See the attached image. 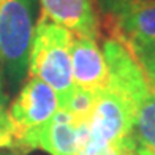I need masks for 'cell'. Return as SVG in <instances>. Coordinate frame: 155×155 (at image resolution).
<instances>
[{
	"instance_id": "cell-13",
	"label": "cell",
	"mask_w": 155,
	"mask_h": 155,
	"mask_svg": "<svg viewBox=\"0 0 155 155\" xmlns=\"http://www.w3.org/2000/svg\"><path fill=\"white\" fill-rule=\"evenodd\" d=\"M6 103V95H5V79L2 74V70H0V106Z\"/></svg>"
},
{
	"instance_id": "cell-7",
	"label": "cell",
	"mask_w": 155,
	"mask_h": 155,
	"mask_svg": "<svg viewBox=\"0 0 155 155\" xmlns=\"http://www.w3.org/2000/svg\"><path fill=\"white\" fill-rule=\"evenodd\" d=\"M43 16L70 32L97 40L100 19L95 0H40Z\"/></svg>"
},
{
	"instance_id": "cell-3",
	"label": "cell",
	"mask_w": 155,
	"mask_h": 155,
	"mask_svg": "<svg viewBox=\"0 0 155 155\" xmlns=\"http://www.w3.org/2000/svg\"><path fill=\"white\" fill-rule=\"evenodd\" d=\"M35 32V0H0V70L16 89L29 70Z\"/></svg>"
},
{
	"instance_id": "cell-14",
	"label": "cell",
	"mask_w": 155,
	"mask_h": 155,
	"mask_svg": "<svg viewBox=\"0 0 155 155\" xmlns=\"http://www.w3.org/2000/svg\"><path fill=\"white\" fill-rule=\"evenodd\" d=\"M100 155H120V152H119L114 146H109L108 149H104Z\"/></svg>"
},
{
	"instance_id": "cell-9",
	"label": "cell",
	"mask_w": 155,
	"mask_h": 155,
	"mask_svg": "<svg viewBox=\"0 0 155 155\" xmlns=\"http://www.w3.org/2000/svg\"><path fill=\"white\" fill-rule=\"evenodd\" d=\"M37 149L51 155H79L78 153V128L65 109H57L37 136Z\"/></svg>"
},
{
	"instance_id": "cell-16",
	"label": "cell",
	"mask_w": 155,
	"mask_h": 155,
	"mask_svg": "<svg viewBox=\"0 0 155 155\" xmlns=\"http://www.w3.org/2000/svg\"><path fill=\"white\" fill-rule=\"evenodd\" d=\"M0 155H22V153H19V152H11V153H2V152H0Z\"/></svg>"
},
{
	"instance_id": "cell-11",
	"label": "cell",
	"mask_w": 155,
	"mask_h": 155,
	"mask_svg": "<svg viewBox=\"0 0 155 155\" xmlns=\"http://www.w3.org/2000/svg\"><path fill=\"white\" fill-rule=\"evenodd\" d=\"M104 16H117L122 13L136 10L139 6L152 5L155 0H97Z\"/></svg>"
},
{
	"instance_id": "cell-6",
	"label": "cell",
	"mask_w": 155,
	"mask_h": 155,
	"mask_svg": "<svg viewBox=\"0 0 155 155\" xmlns=\"http://www.w3.org/2000/svg\"><path fill=\"white\" fill-rule=\"evenodd\" d=\"M74 86L98 94L108 87V63L97 41L71 32L70 40Z\"/></svg>"
},
{
	"instance_id": "cell-4",
	"label": "cell",
	"mask_w": 155,
	"mask_h": 155,
	"mask_svg": "<svg viewBox=\"0 0 155 155\" xmlns=\"http://www.w3.org/2000/svg\"><path fill=\"white\" fill-rule=\"evenodd\" d=\"M133 124V108L114 90L106 87L97 94L89 124V139L79 155H100L109 146H119L128 136Z\"/></svg>"
},
{
	"instance_id": "cell-15",
	"label": "cell",
	"mask_w": 155,
	"mask_h": 155,
	"mask_svg": "<svg viewBox=\"0 0 155 155\" xmlns=\"http://www.w3.org/2000/svg\"><path fill=\"white\" fill-rule=\"evenodd\" d=\"M117 149V147H116ZM119 152H120V155H135V153H131V152H127V150H120V149H117Z\"/></svg>"
},
{
	"instance_id": "cell-8",
	"label": "cell",
	"mask_w": 155,
	"mask_h": 155,
	"mask_svg": "<svg viewBox=\"0 0 155 155\" xmlns=\"http://www.w3.org/2000/svg\"><path fill=\"white\" fill-rule=\"evenodd\" d=\"M114 147L135 155H155V86L136 103L128 136Z\"/></svg>"
},
{
	"instance_id": "cell-5",
	"label": "cell",
	"mask_w": 155,
	"mask_h": 155,
	"mask_svg": "<svg viewBox=\"0 0 155 155\" xmlns=\"http://www.w3.org/2000/svg\"><path fill=\"white\" fill-rule=\"evenodd\" d=\"M112 38L135 55L155 49V3L117 16H104Z\"/></svg>"
},
{
	"instance_id": "cell-2",
	"label": "cell",
	"mask_w": 155,
	"mask_h": 155,
	"mask_svg": "<svg viewBox=\"0 0 155 155\" xmlns=\"http://www.w3.org/2000/svg\"><path fill=\"white\" fill-rule=\"evenodd\" d=\"M71 32L41 16L35 25L32 48L29 55L30 78L40 79L51 87L59 100V108H63L74 92L70 54Z\"/></svg>"
},
{
	"instance_id": "cell-1",
	"label": "cell",
	"mask_w": 155,
	"mask_h": 155,
	"mask_svg": "<svg viewBox=\"0 0 155 155\" xmlns=\"http://www.w3.org/2000/svg\"><path fill=\"white\" fill-rule=\"evenodd\" d=\"M59 109L55 92L46 82L29 78L10 104L0 106V149H37L40 130Z\"/></svg>"
},
{
	"instance_id": "cell-12",
	"label": "cell",
	"mask_w": 155,
	"mask_h": 155,
	"mask_svg": "<svg viewBox=\"0 0 155 155\" xmlns=\"http://www.w3.org/2000/svg\"><path fill=\"white\" fill-rule=\"evenodd\" d=\"M136 59L139 60V63H141V67L144 68L146 74L149 76V79L155 86V49H150V51H146L143 54L136 55Z\"/></svg>"
},
{
	"instance_id": "cell-10",
	"label": "cell",
	"mask_w": 155,
	"mask_h": 155,
	"mask_svg": "<svg viewBox=\"0 0 155 155\" xmlns=\"http://www.w3.org/2000/svg\"><path fill=\"white\" fill-rule=\"evenodd\" d=\"M95 100H97V94L76 87L71 97H70V100L67 101V104L60 109H65L71 116L76 127H81L89 124L90 119H92Z\"/></svg>"
}]
</instances>
